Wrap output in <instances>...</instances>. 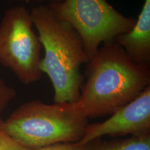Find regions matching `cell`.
I'll use <instances>...</instances> for the list:
<instances>
[{
	"label": "cell",
	"instance_id": "cell-1",
	"mask_svg": "<svg viewBox=\"0 0 150 150\" xmlns=\"http://www.w3.org/2000/svg\"><path fill=\"white\" fill-rule=\"evenodd\" d=\"M150 86V65L136 64L115 41L87 63L77 104L88 118L111 115Z\"/></svg>",
	"mask_w": 150,
	"mask_h": 150
},
{
	"label": "cell",
	"instance_id": "cell-2",
	"mask_svg": "<svg viewBox=\"0 0 150 150\" xmlns=\"http://www.w3.org/2000/svg\"><path fill=\"white\" fill-rule=\"evenodd\" d=\"M30 13L45 50L40 70L51 80L54 102H77L83 82L81 67L89 61L81 38L70 24L56 18L47 5L34 7Z\"/></svg>",
	"mask_w": 150,
	"mask_h": 150
},
{
	"label": "cell",
	"instance_id": "cell-3",
	"mask_svg": "<svg viewBox=\"0 0 150 150\" xmlns=\"http://www.w3.org/2000/svg\"><path fill=\"white\" fill-rule=\"evenodd\" d=\"M88 125L77 102L49 104L40 100L24 103L4 121L6 132L27 149L79 142Z\"/></svg>",
	"mask_w": 150,
	"mask_h": 150
},
{
	"label": "cell",
	"instance_id": "cell-4",
	"mask_svg": "<svg viewBox=\"0 0 150 150\" xmlns=\"http://www.w3.org/2000/svg\"><path fill=\"white\" fill-rule=\"evenodd\" d=\"M56 18L70 24L83 40L89 60L104 43L129 32L136 19L124 16L106 0H51Z\"/></svg>",
	"mask_w": 150,
	"mask_h": 150
},
{
	"label": "cell",
	"instance_id": "cell-5",
	"mask_svg": "<svg viewBox=\"0 0 150 150\" xmlns=\"http://www.w3.org/2000/svg\"><path fill=\"white\" fill-rule=\"evenodd\" d=\"M33 27L31 13L23 6L7 9L0 22V63L25 85L42 77V45Z\"/></svg>",
	"mask_w": 150,
	"mask_h": 150
},
{
	"label": "cell",
	"instance_id": "cell-6",
	"mask_svg": "<svg viewBox=\"0 0 150 150\" xmlns=\"http://www.w3.org/2000/svg\"><path fill=\"white\" fill-rule=\"evenodd\" d=\"M150 134V86L102 122L88 125L79 142L84 146L103 136L111 138Z\"/></svg>",
	"mask_w": 150,
	"mask_h": 150
},
{
	"label": "cell",
	"instance_id": "cell-7",
	"mask_svg": "<svg viewBox=\"0 0 150 150\" xmlns=\"http://www.w3.org/2000/svg\"><path fill=\"white\" fill-rule=\"evenodd\" d=\"M115 41L135 63L150 65V0H145L134 27Z\"/></svg>",
	"mask_w": 150,
	"mask_h": 150
},
{
	"label": "cell",
	"instance_id": "cell-8",
	"mask_svg": "<svg viewBox=\"0 0 150 150\" xmlns=\"http://www.w3.org/2000/svg\"><path fill=\"white\" fill-rule=\"evenodd\" d=\"M83 150H150V134L105 140L97 138L84 145Z\"/></svg>",
	"mask_w": 150,
	"mask_h": 150
},
{
	"label": "cell",
	"instance_id": "cell-9",
	"mask_svg": "<svg viewBox=\"0 0 150 150\" xmlns=\"http://www.w3.org/2000/svg\"><path fill=\"white\" fill-rule=\"evenodd\" d=\"M27 149L6 132L4 126V120L0 119V150Z\"/></svg>",
	"mask_w": 150,
	"mask_h": 150
},
{
	"label": "cell",
	"instance_id": "cell-10",
	"mask_svg": "<svg viewBox=\"0 0 150 150\" xmlns=\"http://www.w3.org/2000/svg\"><path fill=\"white\" fill-rule=\"evenodd\" d=\"M16 97V91L0 76V114Z\"/></svg>",
	"mask_w": 150,
	"mask_h": 150
},
{
	"label": "cell",
	"instance_id": "cell-11",
	"mask_svg": "<svg viewBox=\"0 0 150 150\" xmlns=\"http://www.w3.org/2000/svg\"><path fill=\"white\" fill-rule=\"evenodd\" d=\"M83 147L79 141L67 143H58L45 146L37 149H27V150H83Z\"/></svg>",
	"mask_w": 150,
	"mask_h": 150
},
{
	"label": "cell",
	"instance_id": "cell-12",
	"mask_svg": "<svg viewBox=\"0 0 150 150\" xmlns=\"http://www.w3.org/2000/svg\"><path fill=\"white\" fill-rule=\"evenodd\" d=\"M17 1H25V2H30V1H36V2H43L46 0H17Z\"/></svg>",
	"mask_w": 150,
	"mask_h": 150
}]
</instances>
